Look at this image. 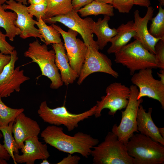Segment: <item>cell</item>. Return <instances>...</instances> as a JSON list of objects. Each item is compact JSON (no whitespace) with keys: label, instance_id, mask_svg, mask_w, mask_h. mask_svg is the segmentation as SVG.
Here are the masks:
<instances>
[{"label":"cell","instance_id":"cell-1","mask_svg":"<svg viewBox=\"0 0 164 164\" xmlns=\"http://www.w3.org/2000/svg\"><path fill=\"white\" fill-rule=\"evenodd\" d=\"M40 135L46 143L59 151L71 154L78 153L86 158L91 155L92 149L99 142L97 139L81 132L73 136L67 135L62 127L54 125L47 126Z\"/></svg>","mask_w":164,"mask_h":164},{"label":"cell","instance_id":"cell-2","mask_svg":"<svg viewBox=\"0 0 164 164\" xmlns=\"http://www.w3.org/2000/svg\"><path fill=\"white\" fill-rule=\"evenodd\" d=\"M126 145L135 164H164V146L149 137L140 133L134 134Z\"/></svg>","mask_w":164,"mask_h":164},{"label":"cell","instance_id":"cell-3","mask_svg":"<svg viewBox=\"0 0 164 164\" xmlns=\"http://www.w3.org/2000/svg\"><path fill=\"white\" fill-rule=\"evenodd\" d=\"M91 155L94 164H135L126 145L112 132H108L104 141L94 146Z\"/></svg>","mask_w":164,"mask_h":164},{"label":"cell","instance_id":"cell-4","mask_svg":"<svg viewBox=\"0 0 164 164\" xmlns=\"http://www.w3.org/2000/svg\"><path fill=\"white\" fill-rule=\"evenodd\" d=\"M24 55L32 60L31 62L36 63L38 65L42 75L50 79L51 88L57 89L63 85L55 63V54L53 50H49L47 45L45 44H41L37 39L29 44Z\"/></svg>","mask_w":164,"mask_h":164},{"label":"cell","instance_id":"cell-5","mask_svg":"<svg viewBox=\"0 0 164 164\" xmlns=\"http://www.w3.org/2000/svg\"><path fill=\"white\" fill-rule=\"evenodd\" d=\"M115 62L126 67L132 75L136 71L147 68H157L155 55L145 48L135 39L114 53Z\"/></svg>","mask_w":164,"mask_h":164},{"label":"cell","instance_id":"cell-6","mask_svg":"<svg viewBox=\"0 0 164 164\" xmlns=\"http://www.w3.org/2000/svg\"><path fill=\"white\" fill-rule=\"evenodd\" d=\"M95 105L89 110L78 114L71 113L64 106L51 108L46 101L40 104L37 113L44 122L57 126L63 125L70 132L78 127L79 122L94 115Z\"/></svg>","mask_w":164,"mask_h":164},{"label":"cell","instance_id":"cell-7","mask_svg":"<svg viewBox=\"0 0 164 164\" xmlns=\"http://www.w3.org/2000/svg\"><path fill=\"white\" fill-rule=\"evenodd\" d=\"M129 88L130 93L128 102L125 109L121 112V122L118 125L114 124L111 129V132L125 145L135 132H139L137 117L139 105L143 101L142 98L137 99L138 93L137 87L132 85Z\"/></svg>","mask_w":164,"mask_h":164},{"label":"cell","instance_id":"cell-8","mask_svg":"<svg viewBox=\"0 0 164 164\" xmlns=\"http://www.w3.org/2000/svg\"><path fill=\"white\" fill-rule=\"evenodd\" d=\"M44 21L49 24L59 22L63 24L79 33L87 47L93 46L99 50L96 41L93 38V29L94 21L91 18L83 19L76 11L73 9L66 14L45 18Z\"/></svg>","mask_w":164,"mask_h":164},{"label":"cell","instance_id":"cell-9","mask_svg":"<svg viewBox=\"0 0 164 164\" xmlns=\"http://www.w3.org/2000/svg\"><path fill=\"white\" fill-rule=\"evenodd\" d=\"M106 95L97 101L94 115L96 118L101 116L104 109L109 110L108 114L114 115L118 110L125 108L127 105L130 95L129 88L121 83L114 82L109 85L106 89Z\"/></svg>","mask_w":164,"mask_h":164},{"label":"cell","instance_id":"cell-10","mask_svg":"<svg viewBox=\"0 0 164 164\" xmlns=\"http://www.w3.org/2000/svg\"><path fill=\"white\" fill-rule=\"evenodd\" d=\"M152 68H147L134 73L131 79L132 83L138 88L137 99L147 97L156 100L164 109V83L155 79Z\"/></svg>","mask_w":164,"mask_h":164},{"label":"cell","instance_id":"cell-11","mask_svg":"<svg viewBox=\"0 0 164 164\" xmlns=\"http://www.w3.org/2000/svg\"><path fill=\"white\" fill-rule=\"evenodd\" d=\"M52 26L60 33L64 41L69 64L72 68L79 75L84 63L88 47L84 42L77 38L78 32L70 29L67 32L54 24Z\"/></svg>","mask_w":164,"mask_h":164},{"label":"cell","instance_id":"cell-12","mask_svg":"<svg viewBox=\"0 0 164 164\" xmlns=\"http://www.w3.org/2000/svg\"><path fill=\"white\" fill-rule=\"evenodd\" d=\"M84 63L78 77L77 83L81 84L91 74L102 72L117 78L118 73L112 68L111 60L105 54L99 52L95 47L89 46Z\"/></svg>","mask_w":164,"mask_h":164},{"label":"cell","instance_id":"cell-13","mask_svg":"<svg viewBox=\"0 0 164 164\" xmlns=\"http://www.w3.org/2000/svg\"><path fill=\"white\" fill-rule=\"evenodd\" d=\"M5 2L6 4L2 5L4 9L12 10L17 14V18L14 24L21 31L20 37L23 39L30 37H38L44 43L39 29L34 26L37 21L34 20L33 16L29 13L27 7L14 0H7Z\"/></svg>","mask_w":164,"mask_h":164},{"label":"cell","instance_id":"cell-14","mask_svg":"<svg viewBox=\"0 0 164 164\" xmlns=\"http://www.w3.org/2000/svg\"><path fill=\"white\" fill-rule=\"evenodd\" d=\"M147 8V12L143 17L140 16L138 10H135L134 12V26L135 35L134 38L139 41L143 47L150 53L155 55V46L161 39L154 37L149 32L148 24L152 18L154 9L151 6Z\"/></svg>","mask_w":164,"mask_h":164},{"label":"cell","instance_id":"cell-15","mask_svg":"<svg viewBox=\"0 0 164 164\" xmlns=\"http://www.w3.org/2000/svg\"><path fill=\"white\" fill-rule=\"evenodd\" d=\"M21 149L22 154L14 153L16 163L34 164L37 159H47L50 156L46 144H43L39 140L38 136L30 137L24 142Z\"/></svg>","mask_w":164,"mask_h":164},{"label":"cell","instance_id":"cell-16","mask_svg":"<svg viewBox=\"0 0 164 164\" xmlns=\"http://www.w3.org/2000/svg\"><path fill=\"white\" fill-rule=\"evenodd\" d=\"M40 131V127L36 121L26 116L23 112L19 114L15 119L12 128L17 148L21 149L27 138L38 136Z\"/></svg>","mask_w":164,"mask_h":164},{"label":"cell","instance_id":"cell-17","mask_svg":"<svg viewBox=\"0 0 164 164\" xmlns=\"http://www.w3.org/2000/svg\"><path fill=\"white\" fill-rule=\"evenodd\" d=\"M152 108H150L146 112L142 105L140 104L137 117L138 130L140 133L164 146V138L160 135L159 128L155 125L152 118Z\"/></svg>","mask_w":164,"mask_h":164},{"label":"cell","instance_id":"cell-18","mask_svg":"<svg viewBox=\"0 0 164 164\" xmlns=\"http://www.w3.org/2000/svg\"><path fill=\"white\" fill-rule=\"evenodd\" d=\"M55 54V63L60 72L62 81L65 85L73 83L79 76L70 66L64 44H52Z\"/></svg>","mask_w":164,"mask_h":164},{"label":"cell","instance_id":"cell-19","mask_svg":"<svg viewBox=\"0 0 164 164\" xmlns=\"http://www.w3.org/2000/svg\"><path fill=\"white\" fill-rule=\"evenodd\" d=\"M134 24V21L132 20L119 26L117 29V34L111 41V45L107 50L108 53H115L135 37V31Z\"/></svg>","mask_w":164,"mask_h":164},{"label":"cell","instance_id":"cell-20","mask_svg":"<svg viewBox=\"0 0 164 164\" xmlns=\"http://www.w3.org/2000/svg\"><path fill=\"white\" fill-rule=\"evenodd\" d=\"M110 19V16L105 15L103 19L100 18L97 22H94L93 32L97 37L96 42L99 50H102L117 33V29L109 26Z\"/></svg>","mask_w":164,"mask_h":164},{"label":"cell","instance_id":"cell-21","mask_svg":"<svg viewBox=\"0 0 164 164\" xmlns=\"http://www.w3.org/2000/svg\"><path fill=\"white\" fill-rule=\"evenodd\" d=\"M30 78L25 75L24 70L20 67L15 69L12 75L6 81L0 84V96L2 98L10 96L14 91L19 92L21 85Z\"/></svg>","mask_w":164,"mask_h":164},{"label":"cell","instance_id":"cell-22","mask_svg":"<svg viewBox=\"0 0 164 164\" xmlns=\"http://www.w3.org/2000/svg\"><path fill=\"white\" fill-rule=\"evenodd\" d=\"M17 15L15 12L5 11L2 5L0 4V27L5 31V35L12 41L16 36L20 35L21 31L14 24Z\"/></svg>","mask_w":164,"mask_h":164},{"label":"cell","instance_id":"cell-23","mask_svg":"<svg viewBox=\"0 0 164 164\" xmlns=\"http://www.w3.org/2000/svg\"><path fill=\"white\" fill-rule=\"evenodd\" d=\"M114 8L111 4L101 3L93 0L77 11L82 17L91 15L96 16L100 14L111 17L114 15Z\"/></svg>","mask_w":164,"mask_h":164},{"label":"cell","instance_id":"cell-24","mask_svg":"<svg viewBox=\"0 0 164 164\" xmlns=\"http://www.w3.org/2000/svg\"><path fill=\"white\" fill-rule=\"evenodd\" d=\"M71 1L46 0L47 8L45 19L64 15L70 12L73 9Z\"/></svg>","mask_w":164,"mask_h":164},{"label":"cell","instance_id":"cell-25","mask_svg":"<svg viewBox=\"0 0 164 164\" xmlns=\"http://www.w3.org/2000/svg\"><path fill=\"white\" fill-rule=\"evenodd\" d=\"M36 25L38 28L39 32L43 39L46 45L59 43L62 42L60 34L52 25L48 26L40 17Z\"/></svg>","mask_w":164,"mask_h":164},{"label":"cell","instance_id":"cell-26","mask_svg":"<svg viewBox=\"0 0 164 164\" xmlns=\"http://www.w3.org/2000/svg\"><path fill=\"white\" fill-rule=\"evenodd\" d=\"M14 121H12L7 126H0V131L4 138L3 146L10 155L14 164H17L14 156V153H19L15 140L12 135V128Z\"/></svg>","mask_w":164,"mask_h":164},{"label":"cell","instance_id":"cell-27","mask_svg":"<svg viewBox=\"0 0 164 164\" xmlns=\"http://www.w3.org/2000/svg\"><path fill=\"white\" fill-rule=\"evenodd\" d=\"M151 20L149 33L155 38L164 39V9L162 6L159 5L158 13Z\"/></svg>","mask_w":164,"mask_h":164},{"label":"cell","instance_id":"cell-28","mask_svg":"<svg viewBox=\"0 0 164 164\" xmlns=\"http://www.w3.org/2000/svg\"><path fill=\"white\" fill-rule=\"evenodd\" d=\"M0 96V126L8 125L12 121H14L17 116L23 112V108L15 109L11 108L2 101Z\"/></svg>","mask_w":164,"mask_h":164},{"label":"cell","instance_id":"cell-29","mask_svg":"<svg viewBox=\"0 0 164 164\" xmlns=\"http://www.w3.org/2000/svg\"><path fill=\"white\" fill-rule=\"evenodd\" d=\"M10 55L11 57L10 61L4 67L0 74V84L8 79L14 71L15 63L18 59L16 50H14Z\"/></svg>","mask_w":164,"mask_h":164},{"label":"cell","instance_id":"cell-30","mask_svg":"<svg viewBox=\"0 0 164 164\" xmlns=\"http://www.w3.org/2000/svg\"><path fill=\"white\" fill-rule=\"evenodd\" d=\"M47 8L46 0L42 3L36 4H30L27 7L29 13L36 17L38 21L40 17L44 20L45 18Z\"/></svg>","mask_w":164,"mask_h":164},{"label":"cell","instance_id":"cell-31","mask_svg":"<svg viewBox=\"0 0 164 164\" xmlns=\"http://www.w3.org/2000/svg\"><path fill=\"white\" fill-rule=\"evenodd\" d=\"M155 59L158 68L164 69V39H160L155 46Z\"/></svg>","mask_w":164,"mask_h":164},{"label":"cell","instance_id":"cell-32","mask_svg":"<svg viewBox=\"0 0 164 164\" xmlns=\"http://www.w3.org/2000/svg\"><path fill=\"white\" fill-rule=\"evenodd\" d=\"M114 8L121 13H128L134 5L133 0H113Z\"/></svg>","mask_w":164,"mask_h":164},{"label":"cell","instance_id":"cell-33","mask_svg":"<svg viewBox=\"0 0 164 164\" xmlns=\"http://www.w3.org/2000/svg\"><path fill=\"white\" fill-rule=\"evenodd\" d=\"M6 37L0 29V52L5 54L10 55L15 48L6 41Z\"/></svg>","mask_w":164,"mask_h":164},{"label":"cell","instance_id":"cell-34","mask_svg":"<svg viewBox=\"0 0 164 164\" xmlns=\"http://www.w3.org/2000/svg\"><path fill=\"white\" fill-rule=\"evenodd\" d=\"M68 154V156L64 158L57 164H77L80 159V157L77 155Z\"/></svg>","mask_w":164,"mask_h":164},{"label":"cell","instance_id":"cell-35","mask_svg":"<svg viewBox=\"0 0 164 164\" xmlns=\"http://www.w3.org/2000/svg\"><path fill=\"white\" fill-rule=\"evenodd\" d=\"M93 0H72L73 9L76 11L91 3Z\"/></svg>","mask_w":164,"mask_h":164},{"label":"cell","instance_id":"cell-36","mask_svg":"<svg viewBox=\"0 0 164 164\" xmlns=\"http://www.w3.org/2000/svg\"><path fill=\"white\" fill-rule=\"evenodd\" d=\"M10 55L5 54L0 52V74L4 67L10 61Z\"/></svg>","mask_w":164,"mask_h":164},{"label":"cell","instance_id":"cell-37","mask_svg":"<svg viewBox=\"0 0 164 164\" xmlns=\"http://www.w3.org/2000/svg\"><path fill=\"white\" fill-rule=\"evenodd\" d=\"M2 135L0 132V139L2 137ZM0 157L7 161L9 160L11 157L6 150L0 142Z\"/></svg>","mask_w":164,"mask_h":164},{"label":"cell","instance_id":"cell-38","mask_svg":"<svg viewBox=\"0 0 164 164\" xmlns=\"http://www.w3.org/2000/svg\"><path fill=\"white\" fill-rule=\"evenodd\" d=\"M134 5L148 7L151 5L150 0H133Z\"/></svg>","mask_w":164,"mask_h":164},{"label":"cell","instance_id":"cell-39","mask_svg":"<svg viewBox=\"0 0 164 164\" xmlns=\"http://www.w3.org/2000/svg\"><path fill=\"white\" fill-rule=\"evenodd\" d=\"M157 74L160 78V80L164 83V69H161L159 72L157 73Z\"/></svg>","mask_w":164,"mask_h":164},{"label":"cell","instance_id":"cell-40","mask_svg":"<svg viewBox=\"0 0 164 164\" xmlns=\"http://www.w3.org/2000/svg\"><path fill=\"white\" fill-rule=\"evenodd\" d=\"M46 0H27L30 4H36L44 2Z\"/></svg>","mask_w":164,"mask_h":164},{"label":"cell","instance_id":"cell-41","mask_svg":"<svg viewBox=\"0 0 164 164\" xmlns=\"http://www.w3.org/2000/svg\"><path fill=\"white\" fill-rule=\"evenodd\" d=\"M7 0H0V4L3 5L4 4ZM15 1L22 3L23 4L26 5L27 4V0H14Z\"/></svg>","mask_w":164,"mask_h":164},{"label":"cell","instance_id":"cell-42","mask_svg":"<svg viewBox=\"0 0 164 164\" xmlns=\"http://www.w3.org/2000/svg\"><path fill=\"white\" fill-rule=\"evenodd\" d=\"M96 2L103 4H112L113 0H94Z\"/></svg>","mask_w":164,"mask_h":164},{"label":"cell","instance_id":"cell-43","mask_svg":"<svg viewBox=\"0 0 164 164\" xmlns=\"http://www.w3.org/2000/svg\"><path fill=\"white\" fill-rule=\"evenodd\" d=\"M158 130L160 135L164 138V128L163 127L158 128Z\"/></svg>","mask_w":164,"mask_h":164},{"label":"cell","instance_id":"cell-44","mask_svg":"<svg viewBox=\"0 0 164 164\" xmlns=\"http://www.w3.org/2000/svg\"><path fill=\"white\" fill-rule=\"evenodd\" d=\"M7 160L0 157V164H7Z\"/></svg>","mask_w":164,"mask_h":164},{"label":"cell","instance_id":"cell-45","mask_svg":"<svg viewBox=\"0 0 164 164\" xmlns=\"http://www.w3.org/2000/svg\"><path fill=\"white\" fill-rule=\"evenodd\" d=\"M50 162L47 160V159H43L40 164H50Z\"/></svg>","mask_w":164,"mask_h":164},{"label":"cell","instance_id":"cell-46","mask_svg":"<svg viewBox=\"0 0 164 164\" xmlns=\"http://www.w3.org/2000/svg\"><path fill=\"white\" fill-rule=\"evenodd\" d=\"M159 2V5L164 6V0H157Z\"/></svg>","mask_w":164,"mask_h":164}]
</instances>
